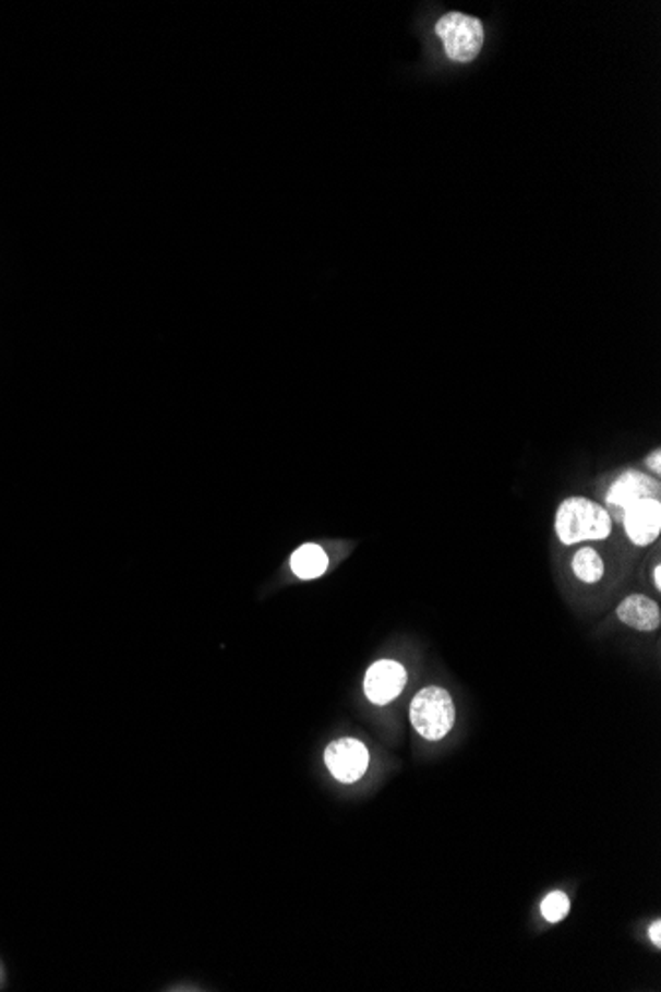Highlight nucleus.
Listing matches in <instances>:
<instances>
[{
    "mask_svg": "<svg viewBox=\"0 0 661 992\" xmlns=\"http://www.w3.org/2000/svg\"><path fill=\"white\" fill-rule=\"evenodd\" d=\"M648 466H650L651 470L656 471V474H660V471H661V452H660V450H656V452H653V454H651V458H648Z\"/></svg>",
    "mask_w": 661,
    "mask_h": 992,
    "instance_id": "obj_13",
    "label": "nucleus"
},
{
    "mask_svg": "<svg viewBox=\"0 0 661 992\" xmlns=\"http://www.w3.org/2000/svg\"><path fill=\"white\" fill-rule=\"evenodd\" d=\"M556 535L565 545L606 539L612 531L610 513L587 498H566L556 512Z\"/></svg>",
    "mask_w": 661,
    "mask_h": 992,
    "instance_id": "obj_1",
    "label": "nucleus"
},
{
    "mask_svg": "<svg viewBox=\"0 0 661 992\" xmlns=\"http://www.w3.org/2000/svg\"><path fill=\"white\" fill-rule=\"evenodd\" d=\"M405 685V666L395 660H378L364 676V694L374 705L390 704Z\"/></svg>",
    "mask_w": 661,
    "mask_h": 992,
    "instance_id": "obj_6",
    "label": "nucleus"
},
{
    "mask_svg": "<svg viewBox=\"0 0 661 992\" xmlns=\"http://www.w3.org/2000/svg\"><path fill=\"white\" fill-rule=\"evenodd\" d=\"M327 566H329V559L320 545H301L298 551L291 555V571L303 581L317 578L327 571Z\"/></svg>",
    "mask_w": 661,
    "mask_h": 992,
    "instance_id": "obj_9",
    "label": "nucleus"
},
{
    "mask_svg": "<svg viewBox=\"0 0 661 992\" xmlns=\"http://www.w3.org/2000/svg\"><path fill=\"white\" fill-rule=\"evenodd\" d=\"M570 911V899L563 892H553L544 897L541 904V913L549 923H558L568 916Z\"/></svg>",
    "mask_w": 661,
    "mask_h": 992,
    "instance_id": "obj_11",
    "label": "nucleus"
},
{
    "mask_svg": "<svg viewBox=\"0 0 661 992\" xmlns=\"http://www.w3.org/2000/svg\"><path fill=\"white\" fill-rule=\"evenodd\" d=\"M325 765L341 782L361 779L369 768V751L359 739L342 737L325 749Z\"/></svg>",
    "mask_w": 661,
    "mask_h": 992,
    "instance_id": "obj_4",
    "label": "nucleus"
},
{
    "mask_svg": "<svg viewBox=\"0 0 661 992\" xmlns=\"http://www.w3.org/2000/svg\"><path fill=\"white\" fill-rule=\"evenodd\" d=\"M616 614L629 629L640 630V632H653V630L660 629V607L644 595H629L624 598L616 609Z\"/></svg>",
    "mask_w": 661,
    "mask_h": 992,
    "instance_id": "obj_8",
    "label": "nucleus"
},
{
    "mask_svg": "<svg viewBox=\"0 0 661 992\" xmlns=\"http://www.w3.org/2000/svg\"><path fill=\"white\" fill-rule=\"evenodd\" d=\"M640 500H660V483L658 480H651L650 476L641 471L628 470L620 476L618 480L612 483L609 491L610 507L614 510V515L622 519V513L628 510L632 503Z\"/></svg>",
    "mask_w": 661,
    "mask_h": 992,
    "instance_id": "obj_5",
    "label": "nucleus"
},
{
    "mask_svg": "<svg viewBox=\"0 0 661 992\" xmlns=\"http://www.w3.org/2000/svg\"><path fill=\"white\" fill-rule=\"evenodd\" d=\"M653 581H656V587L661 588V566L658 565L653 569Z\"/></svg>",
    "mask_w": 661,
    "mask_h": 992,
    "instance_id": "obj_14",
    "label": "nucleus"
},
{
    "mask_svg": "<svg viewBox=\"0 0 661 992\" xmlns=\"http://www.w3.org/2000/svg\"><path fill=\"white\" fill-rule=\"evenodd\" d=\"M622 522L632 543L638 547L653 543L661 531L660 500H640L632 503L628 510L622 513Z\"/></svg>",
    "mask_w": 661,
    "mask_h": 992,
    "instance_id": "obj_7",
    "label": "nucleus"
},
{
    "mask_svg": "<svg viewBox=\"0 0 661 992\" xmlns=\"http://www.w3.org/2000/svg\"><path fill=\"white\" fill-rule=\"evenodd\" d=\"M436 34L454 62H471L483 46V26L478 19L448 12L436 24Z\"/></svg>",
    "mask_w": 661,
    "mask_h": 992,
    "instance_id": "obj_3",
    "label": "nucleus"
},
{
    "mask_svg": "<svg viewBox=\"0 0 661 992\" xmlns=\"http://www.w3.org/2000/svg\"><path fill=\"white\" fill-rule=\"evenodd\" d=\"M650 940L653 941L656 947H661V923L656 921L653 925H650Z\"/></svg>",
    "mask_w": 661,
    "mask_h": 992,
    "instance_id": "obj_12",
    "label": "nucleus"
},
{
    "mask_svg": "<svg viewBox=\"0 0 661 992\" xmlns=\"http://www.w3.org/2000/svg\"><path fill=\"white\" fill-rule=\"evenodd\" d=\"M573 571L582 583H598L604 576L602 557L598 555L594 549L582 547L580 551H576L573 559Z\"/></svg>",
    "mask_w": 661,
    "mask_h": 992,
    "instance_id": "obj_10",
    "label": "nucleus"
},
{
    "mask_svg": "<svg viewBox=\"0 0 661 992\" xmlns=\"http://www.w3.org/2000/svg\"><path fill=\"white\" fill-rule=\"evenodd\" d=\"M410 721L428 741H440L448 736L456 721V709L448 692L437 685L420 690L410 704Z\"/></svg>",
    "mask_w": 661,
    "mask_h": 992,
    "instance_id": "obj_2",
    "label": "nucleus"
}]
</instances>
